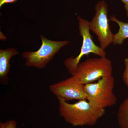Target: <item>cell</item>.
<instances>
[{
  "label": "cell",
  "mask_w": 128,
  "mask_h": 128,
  "mask_svg": "<svg viewBox=\"0 0 128 128\" xmlns=\"http://www.w3.org/2000/svg\"><path fill=\"white\" fill-rule=\"evenodd\" d=\"M57 98L60 116L74 127L94 126L105 114V109L96 106L87 100L70 104L62 98Z\"/></svg>",
  "instance_id": "1"
},
{
  "label": "cell",
  "mask_w": 128,
  "mask_h": 128,
  "mask_svg": "<svg viewBox=\"0 0 128 128\" xmlns=\"http://www.w3.org/2000/svg\"><path fill=\"white\" fill-rule=\"evenodd\" d=\"M112 61L105 57L89 58L78 64L73 76L83 84L112 76Z\"/></svg>",
  "instance_id": "2"
},
{
  "label": "cell",
  "mask_w": 128,
  "mask_h": 128,
  "mask_svg": "<svg viewBox=\"0 0 128 128\" xmlns=\"http://www.w3.org/2000/svg\"><path fill=\"white\" fill-rule=\"evenodd\" d=\"M114 79L112 76L103 77L97 82L84 85L87 100L101 108L112 106L116 104L117 98L114 93Z\"/></svg>",
  "instance_id": "3"
},
{
  "label": "cell",
  "mask_w": 128,
  "mask_h": 128,
  "mask_svg": "<svg viewBox=\"0 0 128 128\" xmlns=\"http://www.w3.org/2000/svg\"><path fill=\"white\" fill-rule=\"evenodd\" d=\"M40 38L42 44L38 50L34 52L25 51L22 54L25 60V66L27 67L44 68L60 50L70 43L67 40L52 41L42 35Z\"/></svg>",
  "instance_id": "4"
},
{
  "label": "cell",
  "mask_w": 128,
  "mask_h": 128,
  "mask_svg": "<svg viewBox=\"0 0 128 128\" xmlns=\"http://www.w3.org/2000/svg\"><path fill=\"white\" fill-rule=\"evenodd\" d=\"M77 18L80 34L82 38L80 51L76 57L72 56L66 59L64 62L65 66L72 76L74 74L80 60L84 56H87L92 53L100 57H105L106 54L105 50L94 43L90 32L89 22L80 16H78Z\"/></svg>",
  "instance_id": "5"
},
{
  "label": "cell",
  "mask_w": 128,
  "mask_h": 128,
  "mask_svg": "<svg viewBox=\"0 0 128 128\" xmlns=\"http://www.w3.org/2000/svg\"><path fill=\"white\" fill-rule=\"evenodd\" d=\"M95 9V15L89 22V28L97 36L100 47L105 50L112 43L114 36L108 24V5L104 1H100Z\"/></svg>",
  "instance_id": "6"
},
{
  "label": "cell",
  "mask_w": 128,
  "mask_h": 128,
  "mask_svg": "<svg viewBox=\"0 0 128 128\" xmlns=\"http://www.w3.org/2000/svg\"><path fill=\"white\" fill-rule=\"evenodd\" d=\"M84 85L72 76L66 80L50 85L49 89L57 98H62L66 102L74 100H87Z\"/></svg>",
  "instance_id": "7"
},
{
  "label": "cell",
  "mask_w": 128,
  "mask_h": 128,
  "mask_svg": "<svg viewBox=\"0 0 128 128\" xmlns=\"http://www.w3.org/2000/svg\"><path fill=\"white\" fill-rule=\"evenodd\" d=\"M19 53L14 48H8L6 50H0V83L7 85L9 81L8 74L10 71V65L9 61L14 56Z\"/></svg>",
  "instance_id": "8"
},
{
  "label": "cell",
  "mask_w": 128,
  "mask_h": 128,
  "mask_svg": "<svg viewBox=\"0 0 128 128\" xmlns=\"http://www.w3.org/2000/svg\"><path fill=\"white\" fill-rule=\"evenodd\" d=\"M110 20L116 22L119 26L118 32L114 34L112 43L114 45H121L128 38V22H124L118 20L114 16H111Z\"/></svg>",
  "instance_id": "9"
},
{
  "label": "cell",
  "mask_w": 128,
  "mask_h": 128,
  "mask_svg": "<svg viewBox=\"0 0 128 128\" xmlns=\"http://www.w3.org/2000/svg\"><path fill=\"white\" fill-rule=\"evenodd\" d=\"M117 119L118 125L121 128H128V98L120 106Z\"/></svg>",
  "instance_id": "10"
},
{
  "label": "cell",
  "mask_w": 128,
  "mask_h": 128,
  "mask_svg": "<svg viewBox=\"0 0 128 128\" xmlns=\"http://www.w3.org/2000/svg\"><path fill=\"white\" fill-rule=\"evenodd\" d=\"M0 128H17L16 122L15 120H9L5 122H0Z\"/></svg>",
  "instance_id": "11"
},
{
  "label": "cell",
  "mask_w": 128,
  "mask_h": 128,
  "mask_svg": "<svg viewBox=\"0 0 128 128\" xmlns=\"http://www.w3.org/2000/svg\"><path fill=\"white\" fill-rule=\"evenodd\" d=\"M125 69L122 75V79L128 88V58L124 60Z\"/></svg>",
  "instance_id": "12"
},
{
  "label": "cell",
  "mask_w": 128,
  "mask_h": 128,
  "mask_svg": "<svg viewBox=\"0 0 128 128\" xmlns=\"http://www.w3.org/2000/svg\"><path fill=\"white\" fill-rule=\"evenodd\" d=\"M17 1V0H0V7H1L5 4L14 3Z\"/></svg>",
  "instance_id": "13"
},
{
  "label": "cell",
  "mask_w": 128,
  "mask_h": 128,
  "mask_svg": "<svg viewBox=\"0 0 128 128\" xmlns=\"http://www.w3.org/2000/svg\"><path fill=\"white\" fill-rule=\"evenodd\" d=\"M124 4V7L126 12V16L128 18V0H121Z\"/></svg>",
  "instance_id": "14"
}]
</instances>
